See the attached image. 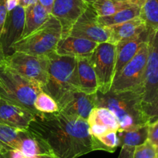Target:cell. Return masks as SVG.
Listing matches in <instances>:
<instances>
[{
    "mask_svg": "<svg viewBox=\"0 0 158 158\" xmlns=\"http://www.w3.org/2000/svg\"><path fill=\"white\" fill-rule=\"evenodd\" d=\"M57 158H77L95 150L107 151L106 147L89 132L87 120L54 113L36 115L28 130Z\"/></svg>",
    "mask_w": 158,
    "mask_h": 158,
    "instance_id": "6da1fadb",
    "label": "cell"
},
{
    "mask_svg": "<svg viewBox=\"0 0 158 158\" xmlns=\"http://www.w3.org/2000/svg\"><path fill=\"white\" fill-rule=\"evenodd\" d=\"M96 107H105L112 111L119 124L118 131L130 130L148 123L144 113L140 90L122 92L111 91L95 93Z\"/></svg>",
    "mask_w": 158,
    "mask_h": 158,
    "instance_id": "7a4b0ae2",
    "label": "cell"
},
{
    "mask_svg": "<svg viewBox=\"0 0 158 158\" xmlns=\"http://www.w3.org/2000/svg\"><path fill=\"white\" fill-rule=\"evenodd\" d=\"M48 57V81L42 90L49 94L58 105L71 92L79 91L76 58L59 55L56 52Z\"/></svg>",
    "mask_w": 158,
    "mask_h": 158,
    "instance_id": "3957f363",
    "label": "cell"
},
{
    "mask_svg": "<svg viewBox=\"0 0 158 158\" xmlns=\"http://www.w3.org/2000/svg\"><path fill=\"white\" fill-rule=\"evenodd\" d=\"M0 97L39 113L34 108V102L41 87L25 78L6 65L0 64Z\"/></svg>",
    "mask_w": 158,
    "mask_h": 158,
    "instance_id": "277c9868",
    "label": "cell"
},
{
    "mask_svg": "<svg viewBox=\"0 0 158 158\" xmlns=\"http://www.w3.org/2000/svg\"><path fill=\"white\" fill-rule=\"evenodd\" d=\"M61 36V24L51 14L48 20L40 28L27 36L21 38L13 44L12 51L13 53L19 51L35 56L48 57L55 52Z\"/></svg>",
    "mask_w": 158,
    "mask_h": 158,
    "instance_id": "5b68a950",
    "label": "cell"
},
{
    "mask_svg": "<svg viewBox=\"0 0 158 158\" xmlns=\"http://www.w3.org/2000/svg\"><path fill=\"white\" fill-rule=\"evenodd\" d=\"M148 54L149 41L143 46L135 57L115 76L111 86V92H122L131 90L141 91Z\"/></svg>",
    "mask_w": 158,
    "mask_h": 158,
    "instance_id": "8992f818",
    "label": "cell"
},
{
    "mask_svg": "<svg viewBox=\"0 0 158 158\" xmlns=\"http://www.w3.org/2000/svg\"><path fill=\"white\" fill-rule=\"evenodd\" d=\"M5 64L20 75L36 83L43 89L48 81V57L35 56L15 51L6 57Z\"/></svg>",
    "mask_w": 158,
    "mask_h": 158,
    "instance_id": "52a82bcc",
    "label": "cell"
},
{
    "mask_svg": "<svg viewBox=\"0 0 158 158\" xmlns=\"http://www.w3.org/2000/svg\"><path fill=\"white\" fill-rule=\"evenodd\" d=\"M89 60L96 74L98 92L107 93L115 77L116 46L109 42L98 44Z\"/></svg>",
    "mask_w": 158,
    "mask_h": 158,
    "instance_id": "ba28073f",
    "label": "cell"
},
{
    "mask_svg": "<svg viewBox=\"0 0 158 158\" xmlns=\"http://www.w3.org/2000/svg\"><path fill=\"white\" fill-rule=\"evenodd\" d=\"M143 107L151 104L158 96V30L149 40V54L142 85Z\"/></svg>",
    "mask_w": 158,
    "mask_h": 158,
    "instance_id": "9c48e42d",
    "label": "cell"
},
{
    "mask_svg": "<svg viewBox=\"0 0 158 158\" xmlns=\"http://www.w3.org/2000/svg\"><path fill=\"white\" fill-rule=\"evenodd\" d=\"M98 17L92 6L89 5L74 24L68 36L83 38L98 44L108 42L109 31L106 27L99 25Z\"/></svg>",
    "mask_w": 158,
    "mask_h": 158,
    "instance_id": "30bf717a",
    "label": "cell"
},
{
    "mask_svg": "<svg viewBox=\"0 0 158 158\" xmlns=\"http://www.w3.org/2000/svg\"><path fill=\"white\" fill-rule=\"evenodd\" d=\"M89 6L83 0H54L51 15L61 24V38L68 36L74 24Z\"/></svg>",
    "mask_w": 158,
    "mask_h": 158,
    "instance_id": "8fae6325",
    "label": "cell"
},
{
    "mask_svg": "<svg viewBox=\"0 0 158 158\" xmlns=\"http://www.w3.org/2000/svg\"><path fill=\"white\" fill-rule=\"evenodd\" d=\"M25 27V9L18 6L10 11L0 38L6 57L13 54L12 47L22 38Z\"/></svg>",
    "mask_w": 158,
    "mask_h": 158,
    "instance_id": "7c38bea8",
    "label": "cell"
},
{
    "mask_svg": "<svg viewBox=\"0 0 158 158\" xmlns=\"http://www.w3.org/2000/svg\"><path fill=\"white\" fill-rule=\"evenodd\" d=\"M59 111L64 115L88 121L95 107V94L88 95L80 91H74L58 104Z\"/></svg>",
    "mask_w": 158,
    "mask_h": 158,
    "instance_id": "4fadbf2b",
    "label": "cell"
},
{
    "mask_svg": "<svg viewBox=\"0 0 158 158\" xmlns=\"http://www.w3.org/2000/svg\"><path fill=\"white\" fill-rule=\"evenodd\" d=\"M37 113L0 97V123L27 130Z\"/></svg>",
    "mask_w": 158,
    "mask_h": 158,
    "instance_id": "5bb4252c",
    "label": "cell"
},
{
    "mask_svg": "<svg viewBox=\"0 0 158 158\" xmlns=\"http://www.w3.org/2000/svg\"><path fill=\"white\" fill-rule=\"evenodd\" d=\"M150 29H146L140 34L130 39L121 41L116 44V64H115V76L118 74L127 63L130 61L139 50L150 40L152 32Z\"/></svg>",
    "mask_w": 158,
    "mask_h": 158,
    "instance_id": "9a60e30c",
    "label": "cell"
},
{
    "mask_svg": "<svg viewBox=\"0 0 158 158\" xmlns=\"http://www.w3.org/2000/svg\"><path fill=\"white\" fill-rule=\"evenodd\" d=\"M98 44L96 42L68 36L60 40L56 48L55 52L61 56L72 57H89Z\"/></svg>",
    "mask_w": 158,
    "mask_h": 158,
    "instance_id": "2e32d148",
    "label": "cell"
},
{
    "mask_svg": "<svg viewBox=\"0 0 158 158\" xmlns=\"http://www.w3.org/2000/svg\"><path fill=\"white\" fill-rule=\"evenodd\" d=\"M109 31V43L118 44L121 41L130 39L140 34L147 29L140 17H136L123 23L106 27Z\"/></svg>",
    "mask_w": 158,
    "mask_h": 158,
    "instance_id": "e0dca14e",
    "label": "cell"
},
{
    "mask_svg": "<svg viewBox=\"0 0 158 158\" xmlns=\"http://www.w3.org/2000/svg\"><path fill=\"white\" fill-rule=\"evenodd\" d=\"M76 71L79 91L88 95L96 93L98 91V81L89 57H77Z\"/></svg>",
    "mask_w": 158,
    "mask_h": 158,
    "instance_id": "ac0fdd59",
    "label": "cell"
},
{
    "mask_svg": "<svg viewBox=\"0 0 158 158\" xmlns=\"http://www.w3.org/2000/svg\"><path fill=\"white\" fill-rule=\"evenodd\" d=\"M51 13L42 5L36 2L25 9V27L22 38L27 36L41 27L50 17Z\"/></svg>",
    "mask_w": 158,
    "mask_h": 158,
    "instance_id": "d6986e66",
    "label": "cell"
},
{
    "mask_svg": "<svg viewBox=\"0 0 158 158\" xmlns=\"http://www.w3.org/2000/svg\"><path fill=\"white\" fill-rule=\"evenodd\" d=\"M149 130L150 125L146 124L133 130L118 131L117 134L119 139V147L128 146L136 147L143 145L148 141Z\"/></svg>",
    "mask_w": 158,
    "mask_h": 158,
    "instance_id": "ffe728a7",
    "label": "cell"
},
{
    "mask_svg": "<svg viewBox=\"0 0 158 158\" xmlns=\"http://www.w3.org/2000/svg\"><path fill=\"white\" fill-rule=\"evenodd\" d=\"M19 150L29 158L40 154L49 153L39 139L29 130H20Z\"/></svg>",
    "mask_w": 158,
    "mask_h": 158,
    "instance_id": "44dd1931",
    "label": "cell"
},
{
    "mask_svg": "<svg viewBox=\"0 0 158 158\" xmlns=\"http://www.w3.org/2000/svg\"><path fill=\"white\" fill-rule=\"evenodd\" d=\"M89 125L96 124L108 127L112 131H118L119 124L115 114L105 107H95L88 118Z\"/></svg>",
    "mask_w": 158,
    "mask_h": 158,
    "instance_id": "7402d4cb",
    "label": "cell"
},
{
    "mask_svg": "<svg viewBox=\"0 0 158 158\" xmlns=\"http://www.w3.org/2000/svg\"><path fill=\"white\" fill-rule=\"evenodd\" d=\"M140 15V8L136 6L125 9L117 12L115 14L107 16H98V22L103 27H109L117 24L123 23L134 18L139 17Z\"/></svg>",
    "mask_w": 158,
    "mask_h": 158,
    "instance_id": "603a6c76",
    "label": "cell"
},
{
    "mask_svg": "<svg viewBox=\"0 0 158 158\" xmlns=\"http://www.w3.org/2000/svg\"><path fill=\"white\" fill-rule=\"evenodd\" d=\"M92 6L98 16H107L134 5L128 0H97Z\"/></svg>",
    "mask_w": 158,
    "mask_h": 158,
    "instance_id": "cb8c5ba5",
    "label": "cell"
},
{
    "mask_svg": "<svg viewBox=\"0 0 158 158\" xmlns=\"http://www.w3.org/2000/svg\"><path fill=\"white\" fill-rule=\"evenodd\" d=\"M139 17L147 28L158 30V0H147L140 8Z\"/></svg>",
    "mask_w": 158,
    "mask_h": 158,
    "instance_id": "d4e9b609",
    "label": "cell"
},
{
    "mask_svg": "<svg viewBox=\"0 0 158 158\" xmlns=\"http://www.w3.org/2000/svg\"><path fill=\"white\" fill-rule=\"evenodd\" d=\"M20 130L0 123V146L5 150H19Z\"/></svg>",
    "mask_w": 158,
    "mask_h": 158,
    "instance_id": "484cf974",
    "label": "cell"
},
{
    "mask_svg": "<svg viewBox=\"0 0 158 158\" xmlns=\"http://www.w3.org/2000/svg\"><path fill=\"white\" fill-rule=\"evenodd\" d=\"M34 108L38 112L42 113H54L59 112V106L57 102L43 90L38 94L35 99Z\"/></svg>",
    "mask_w": 158,
    "mask_h": 158,
    "instance_id": "4316f807",
    "label": "cell"
},
{
    "mask_svg": "<svg viewBox=\"0 0 158 158\" xmlns=\"http://www.w3.org/2000/svg\"><path fill=\"white\" fill-rule=\"evenodd\" d=\"M97 139L106 147L109 153L115 152L117 147H119V139L117 131H109Z\"/></svg>",
    "mask_w": 158,
    "mask_h": 158,
    "instance_id": "83f0119b",
    "label": "cell"
},
{
    "mask_svg": "<svg viewBox=\"0 0 158 158\" xmlns=\"http://www.w3.org/2000/svg\"><path fill=\"white\" fill-rule=\"evenodd\" d=\"M133 158H158V156L153 144L147 141L143 145L135 147Z\"/></svg>",
    "mask_w": 158,
    "mask_h": 158,
    "instance_id": "f1b7e54d",
    "label": "cell"
},
{
    "mask_svg": "<svg viewBox=\"0 0 158 158\" xmlns=\"http://www.w3.org/2000/svg\"><path fill=\"white\" fill-rule=\"evenodd\" d=\"M143 111L148 120L149 125L153 123L158 119V96L151 104L143 106Z\"/></svg>",
    "mask_w": 158,
    "mask_h": 158,
    "instance_id": "f546056e",
    "label": "cell"
},
{
    "mask_svg": "<svg viewBox=\"0 0 158 158\" xmlns=\"http://www.w3.org/2000/svg\"><path fill=\"white\" fill-rule=\"evenodd\" d=\"M148 141H150L155 147L158 156V119L150 125Z\"/></svg>",
    "mask_w": 158,
    "mask_h": 158,
    "instance_id": "4dcf8cb0",
    "label": "cell"
},
{
    "mask_svg": "<svg viewBox=\"0 0 158 158\" xmlns=\"http://www.w3.org/2000/svg\"><path fill=\"white\" fill-rule=\"evenodd\" d=\"M109 131H112V130H110L105 126L96 125V124L89 125V132H90L91 135L95 138H99L100 136H103Z\"/></svg>",
    "mask_w": 158,
    "mask_h": 158,
    "instance_id": "1f68e13d",
    "label": "cell"
},
{
    "mask_svg": "<svg viewBox=\"0 0 158 158\" xmlns=\"http://www.w3.org/2000/svg\"><path fill=\"white\" fill-rule=\"evenodd\" d=\"M8 13L7 0H0V38H1L2 29L6 20Z\"/></svg>",
    "mask_w": 158,
    "mask_h": 158,
    "instance_id": "d6a6232c",
    "label": "cell"
},
{
    "mask_svg": "<svg viewBox=\"0 0 158 158\" xmlns=\"http://www.w3.org/2000/svg\"><path fill=\"white\" fill-rule=\"evenodd\" d=\"M135 147L123 146L121 147V150L118 158H133Z\"/></svg>",
    "mask_w": 158,
    "mask_h": 158,
    "instance_id": "836d02e7",
    "label": "cell"
},
{
    "mask_svg": "<svg viewBox=\"0 0 158 158\" xmlns=\"http://www.w3.org/2000/svg\"><path fill=\"white\" fill-rule=\"evenodd\" d=\"M2 155L6 158H29L19 150H4Z\"/></svg>",
    "mask_w": 158,
    "mask_h": 158,
    "instance_id": "e575fe53",
    "label": "cell"
},
{
    "mask_svg": "<svg viewBox=\"0 0 158 158\" xmlns=\"http://www.w3.org/2000/svg\"><path fill=\"white\" fill-rule=\"evenodd\" d=\"M54 0H38L40 5L43 6L45 9L48 11V13L51 14V10H52L53 4H54Z\"/></svg>",
    "mask_w": 158,
    "mask_h": 158,
    "instance_id": "d590c367",
    "label": "cell"
},
{
    "mask_svg": "<svg viewBox=\"0 0 158 158\" xmlns=\"http://www.w3.org/2000/svg\"><path fill=\"white\" fill-rule=\"evenodd\" d=\"M19 1L20 0H7V9H8V12L12 11L16 6H18L19 4Z\"/></svg>",
    "mask_w": 158,
    "mask_h": 158,
    "instance_id": "8d00e7d4",
    "label": "cell"
},
{
    "mask_svg": "<svg viewBox=\"0 0 158 158\" xmlns=\"http://www.w3.org/2000/svg\"><path fill=\"white\" fill-rule=\"evenodd\" d=\"M37 2L38 0H20L19 5L20 6L23 7L24 9H26L28 6H30L36 3Z\"/></svg>",
    "mask_w": 158,
    "mask_h": 158,
    "instance_id": "74e56055",
    "label": "cell"
},
{
    "mask_svg": "<svg viewBox=\"0 0 158 158\" xmlns=\"http://www.w3.org/2000/svg\"><path fill=\"white\" fill-rule=\"evenodd\" d=\"M128 1L130 3L133 4V5L136 6L141 8V7L143 6V5L145 3V2L147 0H128Z\"/></svg>",
    "mask_w": 158,
    "mask_h": 158,
    "instance_id": "f35d334b",
    "label": "cell"
},
{
    "mask_svg": "<svg viewBox=\"0 0 158 158\" xmlns=\"http://www.w3.org/2000/svg\"><path fill=\"white\" fill-rule=\"evenodd\" d=\"M5 59H6V55L4 54V51L3 49H2V47L0 44V64H2L4 63L5 61Z\"/></svg>",
    "mask_w": 158,
    "mask_h": 158,
    "instance_id": "ab89813d",
    "label": "cell"
},
{
    "mask_svg": "<svg viewBox=\"0 0 158 158\" xmlns=\"http://www.w3.org/2000/svg\"><path fill=\"white\" fill-rule=\"evenodd\" d=\"M32 158H57L54 156V155L51 154V153H44V154H40L37 156H35Z\"/></svg>",
    "mask_w": 158,
    "mask_h": 158,
    "instance_id": "60d3db41",
    "label": "cell"
},
{
    "mask_svg": "<svg viewBox=\"0 0 158 158\" xmlns=\"http://www.w3.org/2000/svg\"><path fill=\"white\" fill-rule=\"evenodd\" d=\"M83 1H84V2H85L86 3L89 4V5H92L94 2H96L97 0H83Z\"/></svg>",
    "mask_w": 158,
    "mask_h": 158,
    "instance_id": "b9f144b4",
    "label": "cell"
},
{
    "mask_svg": "<svg viewBox=\"0 0 158 158\" xmlns=\"http://www.w3.org/2000/svg\"><path fill=\"white\" fill-rule=\"evenodd\" d=\"M4 149L2 148V147H1V146H0V157H1V156H2V152L4 151Z\"/></svg>",
    "mask_w": 158,
    "mask_h": 158,
    "instance_id": "7bdbcfd3",
    "label": "cell"
},
{
    "mask_svg": "<svg viewBox=\"0 0 158 158\" xmlns=\"http://www.w3.org/2000/svg\"><path fill=\"white\" fill-rule=\"evenodd\" d=\"M0 158H6V157H5V156H3V155H2V156H1V157H0Z\"/></svg>",
    "mask_w": 158,
    "mask_h": 158,
    "instance_id": "ee69618b",
    "label": "cell"
},
{
    "mask_svg": "<svg viewBox=\"0 0 158 158\" xmlns=\"http://www.w3.org/2000/svg\"><path fill=\"white\" fill-rule=\"evenodd\" d=\"M0 85H1V81H0Z\"/></svg>",
    "mask_w": 158,
    "mask_h": 158,
    "instance_id": "f6af8a7d",
    "label": "cell"
}]
</instances>
